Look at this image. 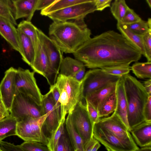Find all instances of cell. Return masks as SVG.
Wrapping results in <instances>:
<instances>
[{"instance_id":"6da1fadb","label":"cell","mask_w":151,"mask_h":151,"mask_svg":"<svg viewBox=\"0 0 151 151\" xmlns=\"http://www.w3.org/2000/svg\"><path fill=\"white\" fill-rule=\"evenodd\" d=\"M73 54L76 59L91 69L129 65L142 55L131 42L114 30L90 38Z\"/></svg>"},{"instance_id":"7a4b0ae2","label":"cell","mask_w":151,"mask_h":151,"mask_svg":"<svg viewBox=\"0 0 151 151\" xmlns=\"http://www.w3.org/2000/svg\"><path fill=\"white\" fill-rule=\"evenodd\" d=\"M49 37L63 52L73 54L91 34L84 21L53 22L48 29Z\"/></svg>"},{"instance_id":"3957f363","label":"cell","mask_w":151,"mask_h":151,"mask_svg":"<svg viewBox=\"0 0 151 151\" xmlns=\"http://www.w3.org/2000/svg\"><path fill=\"white\" fill-rule=\"evenodd\" d=\"M122 77L127 104V120L130 131L145 121L143 110L150 96L143 84L135 78L129 74Z\"/></svg>"},{"instance_id":"277c9868","label":"cell","mask_w":151,"mask_h":151,"mask_svg":"<svg viewBox=\"0 0 151 151\" xmlns=\"http://www.w3.org/2000/svg\"><path fill=\"white\" fill-rule=\"evenodd\" d=\"M60 93L62 120L71 112L79 102L84 100L82 94V81H79L71 77L60 74L55 84Z\"/></svg>"},{"instance_id":"5b68a950","label":"cell","mask_w":151,"mask_h":151,"mask_svg":"<svg viewBox=\"0 0 151 151\" xmlns=\"http://www.w3.org/2000/svg\"><path fill=\"white\" fill-rule=\"evenodd\" d=\"M46 117V115L37 118L28 117L17 122L16 135L24 142H38L47 146L48 137L43 130Z\"/></svg>"},{"instance_id":"8992f818","label":"cell","mask_w":151,"mask_h":151,"mask_svg":"<svg viewBox=\"0 0 151 151\" xmlns=\"http://www.w3.org/2000/svg\"><path fill=\"white\" fill-rule=\"evenodd\" d=\"M35 72L21 67L17 69L15 78V94L19 92L25 94L38 105L41 106L42 95L34 76Z\"/></svg>"},{"instance_id":"52a82bcc","label":"cell","mask_w":151,"mask_h":151,"mask_svg":"<svg viewBox=\"0 0 151 151\" xmlns=\"http://www.w3.org/2000/svg\"><path fill=\"white\" fill-rule=\"evenodd\" d=\"M10 115L17 122L28 117L37 118L44 115L42 107L23 93L19 92L14 97Z\"/></svg>"},{"instance_id":"ba28073f","label":"cell","mask_w":151,"mask_h":151,"mask_svg":"<svg viewBox=\"0 0 151 151\" xmlns=\"http://www.w3.org/2000/svg\"><path fill=\"white\" fill-rule=\"evenodd\" d=\"M96 11L94 0H88L55 12L47 16L53 22H83L88 14Z\"/></svg>"},{"instance_id":"9c48e42d","label":"cell","mask_w":151,"mask_h":151,"mask_svg":"<svg viewBox=\"0 0 151 151\" xmlns=\"http://www.w3.org/2000/svg\"><path fill=\"white\" fill-rule=\"evenodd\" d=\"M121 77L106 73L101 68L90 70L85 74L82 81L83 99L89 94L111 83H116Z\"/></svg>"},{"instance_id":"30bf717a","label":"cell","mask_w":151,"mask_h":151,"mask_svg":"<svg viewBox=\"0 0 151 151\" xmlns=\"http://www.w3.org/2000/svg\"><path fill=\"white\" fill-rule=\"evenodd\" d=\"M73 124L82 138L84 147L93 137L94 125L87 111L86 103L78 102L69 113Z\"/></svg>"},{"instance_id":"8fae6325","label":"cell","mask_w":151,"mask_h":151,"mask_svg":"<svg viewBox=\"0 0 151 151\" xmlns=\"http://www.w3.org/2000/svg\"><path fill=\"white\" fill-rule=\"evenodd\" d=\"M93 136L108 151H136L139 148L137 144L121 139L97 124L94 125Z\"/></svg>"},{"instance_id":"7c38bea8","label":"cell","mask_w":151,"mask_h":151,"mask_svg":"<svg viewBox=\"0 0 151 151\" xmlns=\"http://www.w3.org/2000/svg\"><path fill=\"white\" fill-rule=\"evenodd\" d=\"M35 50L34 59L30 67L35 73L45 77L50 86L54 85L58 74L51 68L45 50L39 39Z\"/></svg>"},{"instance_id":"4fadbf2b","label":"cell","mask_w":151,"mask_h":151,"mask_svg":"<svg viewBox=\"0 0 151 151\" xmlns=\"http://www.w3.org/2000/svg\"><path fill=\"white\" fill-rule=\"evenodd\" d=\"M41 106L44 114L46 115L43 128L50 136L62 121L58 113L50 90L43 95Z\"/></svg>"},{"instance_id":"5bb4252c","label":"cell","mask_w":151,"mask_h":151,"mask_svg":"<svg viewBox=\"0 0 151 151\" xmlns=\"http://www.w3.org/2000/svg\"><path fill=\"white\" fill-rule=\"evenodd\" d=\"M126 142L136 144L126 126L114 112L110 116L100 119L96 123Z\"/></svg>"},{"instance_id":"9a60e30c","label":"cell","mask_w":151,"mask_h":151,"mask_svg":"<svg viewBox=\"0 0 151 151\" xmlns=\"http://www.w3.org/2000/svg\"><path fill=\"white\" fill-rule=\"evenodd\" d=\"M17 69L11 67L5 72L0 83V95L2 103L9 112L15 94V78Z\"/></svg>"},{"instance_id":"2e32d148","label":"cell","mask_w":151,"mask_h":151,"mask_svg":"<svg viewBox=\"0 0 151 151\" xmlns=\"http://www.w3.org/2000/svg\"><path fill=\"white\" fill-rule=\"evenodd\" d=\"M37 30L38 39L45 50L51 68L59 74L60 65L64 58L63 52L41 30L37 28Z\"/></svg>"},{"instance_id":"e0dca14e","label":"cell","mask_w":151,"mask_h":151,"mask_svg":"<svg viewBox=\"0 0 151 151\" xmlns=\"http://www.w3.org/2000/svg\"><path fill=\"white\" fill-rule=\"evenodd\" d=\"M116 94V106L114 112L121 119L130 132V129L127 118V104L122 76L120 77L117 82Z\"/></svg>"},{"instance_id":"ac0fdd59","label":"cell","mask_w":151,"mask_h":151,"mask_svg":"<svg viewBox=\"0 0 151 151\" xmlns=\"http://www.w3.org/2000/svg\"><path fill=\"white\" fill-rule=\"evenodd\" d=\"M0 35L15 50L21 52L18 30L7 19L0 17Z\"/></svg>"},{"instance_id":"d6986e66","label":"cell","mask_w":151,"mask_h":151,"mask_svg":"<svg viewBox=\"0 0 151 151\" xmlns=\"http://www.w3.org/2000/svg\"><path fill=\"white\" fill-rule=\"evenodd\" d=\"M130 132L135 143L140 147L151 146V122L145 121L132 129Z\"/></svg>"},{"instance_id":"ffe728a7","label":"cell","mask_w":151,"mask_h":151,"mask_svg":"<svg viewBox=\"0 0 151 151\" xmlns=\"http://www.w3.org/2000/svg\"><path fill=\"white\" fill-rule=\"evenodd\" d=\"M12 1L16 20L25 18L26 20L31 21L36 11L37 0H13Z\"/></svg>"},{"instance_id":"44dd1931","label":"cell","mask_w":151,"mask_h":151,"mask_svg":"<svg viewBox=\"0 0 151 151\" xmlns=\"http://www.w3.org/2000/svg\"><path fill=\"white\" fill-rule=\"evenodd\" d=\"M18 30L21 50L20 54L22 60L31 66L35 58V48L30 39L20 31Z\"/></svg>"},{"instance_id":"7402d4cb","label":"cell","mask_w":151,"mask_h":151,"mask_svg":"<svg viewBox=\"0 0 151 151\" xmlns=\"http://www.w3.org/2000/svg\"><path fill=\"white\" fill-rule=\"evenodd\" d=\"M117 82L108 84L90 94L86 97L85 101L89 102L97 110L101 102L115 92Z\"/></svg>"},{"instance_id":"603a6c76","label":"cell","mask_w":151,"mask_h":151,"mask_svg":"<svg viewBox=\"0 0 151 151\" xmlns=\"http://www.w3.org/2000/svg\"><path fill=\"white\" fill-rule=\"evenodd\" d=\"M117 27L121 34L136 47L142 55L145 56V53L143 44L142 35L133 32L120 22H117Z\"/></svg>"},{"instance_id":"cb8c5ba5","label":"cell","mask_w":151,"mask_h":151,"mask_svg":"<svg viewBox=\"0 0 151 151\" xmlns=\"http://www.w3.org/2000/svg\"><path fill=\"white\" fill-rule=\"evenodd\" d=\"M80 61L69 57L63 58L60 65L59 74L72 77L76 72L85 66Z\"/></svg>"},{"instance_id":"d4e9b609","label":"cell","mask_w":151,"mask_h":151,"mask_svg":"<svg viewBox=\"0 0 151 151\" xmlns=\"http://www.w3.org/2000/svg\"><path fill=\"white\" fill-rule=\"evenodd\" d=\"M65 128L74 150L78 149L83 151L82 139L75 128L69 114L65 120Z\"/></svg>"},{"instance_id":"484cf974","label":"cell","mask_w":151,"mask_h":151,"mask_svg":"<svg viewBox=\"0 0 151 151\" xmlns=\"http://www.w3.org/2000/svg\"><path fill=\"white\" fill-rule=\"evenodd\" d=\"M17 123L10 115L0 120V142L8 137L16 135Z\"/></svg>"},{"instance_id":"4316f807","label":"cell","mask_w":151,"mask_h":151,"mask_svg":"<svg viewBox=\"0 0 151 151\" xmlns=\"http://www.w3.org/2000/svg\"><path fill=\"white\" fill-rule=\"evenodd\" d=\"M88 0H55L49 6L41 11L40 14L47 16L55 12L77 4L84 2Z\"/></svg>"},{"instance_id":"83f0119b","label":"cell","mask_w":151,"mask_h":151,"mask_svg":"<svg viewBox=\"0 0 151 151\" xmlns=\"http://www.w3.org/2000/svg\"><path fill=\"white\" fill-rule=\"evenodd\" d=\"M116 106V91L104 100L99 105L97 111L100 118L108 116L115 111Z\"/></svg>"},{"instance_id":"f1b7e54d","label":"cell","mask_w":151,"mask_h":151,"mask_svg":"<svg viewBox=\"0 0 151 151\" xmlns=\"http://www.w3.org/2000/svg\"><path fill=\"white\" fill-rule=\"evenodd\" d=\"M17 26V29L30 39L35 49L39 40L37 30V28L31 21L26 20L22 21Z\"/></svg>"},{"instance_id":"f546056e","label":"cell","mask_w":151,"mask_h":151,"mask_svg":"<svg viewBox=\"0 0 151 151\" xmlns=\"http://www.w3.org/2000/svg\"><path fill=\"white\" fill-rule=\"evenodd\" d=\"M0 17L10 21L14 25H17L12 0H0Z\"/></svg>"},{"instance_id":"4dcf8cb0","label":"cell","mask_w":151,"mask_h":151,"mask_svg":"<svg viewBox=\"0 0 151 151\" xmlns=\"http://www.w3.org/2000/svg\"><path fill=\"white\" fill-rule=\"evenodd\" d=\"M131 69L138 78H151V62H136L131 67Z\"/></svg>"},{"instance_id":"1f68e13d","label":"cell","mask_w":151,"mask_h":151,"mask_svg":"<svg viewBox=\"0 0 151 151\" xmlns=\"http://www.w3.org/2000/svg\"><path fill=\"white\" fill-rule=\"evenodd\" d=\"M124 0H115L110 6L112 14L117 22H121L129 8Z\"/></svg>"},{"instance_id":"d6a6232c","label":"cell","mask_w":151,"mask_h":151,"mask_svg":"<svg viewBox=\"0 0 151 151\" xmlns=\"http://www.w3.org/2000/svg\"><path fill=\"white\" fill-rule=\"evenodd\" d=\"M65 119L62 120L57 129L53 132L50 137H48L47 146L50 151H55L58 141L65 131Z\"/></svg>"},{"instance_id":"836d02e7","label":"cell","mask_w":151,"mask_h":151,"mask_svg":"<svg viewBox=\"0 0 151 151\" xmlns=\"http://www.w3.org/2000/svg\"><path fill=\"white\" fill-rule=\"evenodd\" d=\"M124 25L133 32L140 35H143L151 30V26L149 25L147 21L142 19L132 24Z\"/></svg>"},{"instance_id":"e575fe53","label":"cell","mask_w":151,"mask_h":151,"mask_svg":"<svg viewBox=\"0 0 151 151\" xmlns=\"http://www.w3.org/2000/svg\"><path fill=\"white\" fill-rule=\"evenodd\" d=\"M107 74L116 76L121 77L128 74L131 66L129 65H123L106 67L101 69Z\"/></svg>"},{"instance_id":"d590c367","label":"cell","mask_w":151,"mask_h":151,"mask_svg":"<svg viewBox=\"0 0 151 151\" xmlns=\"http://www.w3.org/2000/svg\"><path fill=\"white\" fill-rule=\"evenodd\" d=\"M75 150L65 129L57 145L55 151H74Z\"/></svg>"},{"instance_id":"8d00e7d4","label":"cell","mask_w":151,"mask_h":151,"mask_svg":"<svg viewBox=\"0 0 151 151\" xmlns=\"http://www.w3.org/2000/svg\"><path fill=\"white\" fill-rule=\"evenodd\" d=\"M25 151H50L47 146L34 142H24L20 145Z\"/></svg>"},{"instance_id":"74e56055","label":"cell","mask_w":151,"mask_h":151,"mask_svg":"<svg viewBox=\"0 0 151 151\" xmlns=\"http://www.w3.org/2000/svg\"><path fill=\"white\" fill-rule=\"evenodd\" d=\"M142 39L145 53V56L147 62H151V30L142 35Z\"/></svg>"},{"instance_id":"f35d334b","label":"cell","mask_w":151,"mask_h":151,"mask_svg":"<svg viewBox=\"0 0 151 151\" xmlns=\"http://www.w3.org/2000/svg\"><path fill=\"white\" fill-rule=\"evenodd\" d=\"M141 19L133 9L129 8L120 22L124 24H130L138 22Z\"/></svg>"},{"instance_id":"ab89813d","label":"cell","mask_w":151,"mask_h":151,"mask_svg":"<svg viewBox=\"0 0 151 151\" xmlns=\"http://www.w3.org/2000/svg\"><path fill=\"white\" fill-rule=\"evenodd\" d=\"M85 101L87 111L94 125L99 122L100 119L98 111L89 102L87 101Z\"/></svg>"},{"instance_id":"60d3db41","label":"cell","mask_w":151,"mask_h":151,"mask_svg":"<svg viewBox=\"0 0 151 151\" xmlns=\"http://www.w3.org/2000/svg\"><path fill=\"white\" fill-rule=\"evenodd\" d=\"M50 90L52 93L58 113L62 119L61 105L59 101L60 93L58 90L55 85L50 86Z\"/></svg>"},{"instance_id":"b9f144b4","label":"cell","mask_w":151,"mask_h":151,"mask_svg":"<svg viewBox=\"0 0 151 151\" xmlns=\"http://www.w3.org/2000/svg\"><path fill=\"white\" fill-rule=\"evenodd\" d=\"M0 147L3 151H25L20 145L3 141L0 142Z\"/></svg>"},{"instance_id":"7bdbcfd3","label":"cell","mask_w":151,"mask_h":151,"mask_svg":"<svg viewBox=\"0 0 151 151\" xmlns=\"http://www.w3.org/2000/svg\"><path fill=\"white\" fill-rule=\"evenodd\" d=\"M143 114L145 122H151V96H149L145 105Z\"/></svg>"},{"instance_id":"ee69618b","label":"cell","mask_w":151,"mask_h":151,"mask_svg":"<svg viewBox=\"0 0 151 151\" xmlns=\"http://www.w3.org/2000/svg\"><path fill=\"white\" fill-rule=\"evenodd\" d=\"M96 11H102L106 8L110 7L112 0H94Z\"/></svg>"},{"instance_id":"f6af8a7d","label":"cell","mask_w":151,"mask_h":151,"mask_svg":"<svg viewBox=\"0 0 151 151\" xmlns=\"http://www.w3.org/2000/svg\"><path fill=\"white\" fill-rule=\"evenodd\" d=\"M55 0H37L35 10H42L47 7Z\"/></svg>"},{"instance_id":"bcb514c9","label":"cell","mask_w":151,"mask_h":151,"mask_svg":"<svg viewBox=\"0 0 151 151\" xmlns=\"http://www.w3.org/2000/svg\"><path fill=\"white\" fill-rule=\"evenodd\" d=\"M85 74V66H84L76 72L72 77L79 81H81Z\"/></svg>"},{"instance_id":"7dc6e473","label":"cell","mask_w":151,"mask_h":151,"mask_svg":"<svg viewBox=\"0 0 151 151\" xmlns=\"http://www.w3.org/2000/svg\"><path fill=\"white\" fill-rule=\"evenodd\" d=\"M98 141L93 137L84 147L83 151H91L94 146Z\"/></svg>"},{"instance_id":"c3c4849f","label":"cell","mask_w":151,"mask_h":151,"mask_svg":"<svg viewBox=\"0 0 151 151\" xmlns=\"http://www.w3.org/2000/svg\"><path fill=\"white\" fill-rule=\"evenodd\" d=\"M143 85L149 95L151 96V79H149L145 81Z\"/></svg>"},{"instance_id":"681fc988","label":"cell","mask_w":151,"mask_h":151,"mask_svg":"<svg viewBox=\"0 0 151 151\" xmlns=\"http://www.w3.org/2000/svg\"><path fill=\"white\" fill-rule=\"evenodd\" d=\"M0 114L3 115L5 117L10 115L9 112L6 109L2 103L0 104Z\"/></svg>"},{"instance_id":"f907efd6","label":"cell","mask_w":151,"mask_h":151,"mask_svg":"<svg viewBox=\"0 0 151 151\" xmlns=\"http://www.w3.org/2000/svg\"><path fill=\"white\" fill-rule=\"evenodd\" d=\"M101 145L100 142L98 141L94 146L91 151H97L98 150L100 147Z\"/></svg>"},{"instance_id":"816d5d0a","label":"cell","mask_w":151,"mask_h":151,"mask_svg":"<svg viewBox=\"0 0 151 151\" xmlns=\"http://www.w3.org/2000/svg\"><path fill=\"white\" fill-rule=\"evenodd\" d=\"M136 151H151V146H147L139 148Z\"/></svg>"},{"instance_id":"f5cc1de1","label":"cell","mask_w":151,"mask_h":151,"mask_svg":"<svg viewBox=\"0 0 151 151\" xmlns=\"http://www.w3.org/2000/svg\"><path fill=\"white\" fill-rule=\"evenodd\" d=\"M146 1L147 2V4L150 8H151V0H146Z\"/></svg>"},{"instance_id":"db71d44e","label":"cell","mask_w":151,"mask_h":151,"mask_svg":"<svg viewBox=\"0 0 151 151\" xmlns=\"http://www.w3.org/2000/svg\"><path fill=\"white\" fill-rule=\"evenodd\" d=\"M5 117H6L4 115L0 114V120L4 118Z\"/></svg>"},{"instance_id":"11a10c76","label":"cell","mask_w":151,"mask_h":151,"mask_svg":"<svg viewBox=\"0 0 151 151\" xmlns=\"http://www.w3.org/2000/svg\"><path fill=\"white\" fill-rule=\"evenodd\" d=\"M74 151H82L80 150L79 149H77L75 150Z\"/></svg>"},{"instance_id":"9f6ffc18","label":"cell","mask_w":151,"mask_h":151,"mask_svg":"<svg viewBox=\"0 0 151 151\" xmlns=\"http://www.w3.org/2000/svg\"><path fill=\"white\" fill-rule=\"evenodd\" d=\"M1 103H2V101L1 98H0V104H1Z\"/></svg>"},{"instance_id":"6f0895ef","label":"cell","mask_w":151,"mask_h":151,"mask_svg":"<svg viewBox=\"0 0 151 151\" xmlns=\"http://www.w3.org/2000/svg\"><path fill=\"white\" fill-rule=\"evenodd\" d=\"M0 151H3L0 147Z\"/></svg>"},{"instance_id":"680465c9","label":"cell","mask_w":151,"mask_h":151,"mask_svg":"<svg viewBox=\"0 0 151 151\" xmlns=\"http://www.w3.org/2000/svg\"></svg>"}]
</instances>
